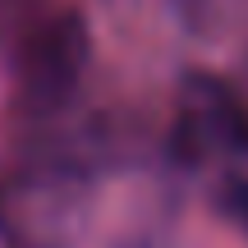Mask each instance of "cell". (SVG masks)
Here are the masks:
<instances>
[{"mask_svg": "<svg viewBox=\"0 0 248 248\" xmlns=\"http://www.w3.org/2000/svg\"><path fill=\"white\" fill-rule=\"evenodd\" d=\"M88 69V28L69 5H32L14 28V101L51 120L74 101Z\"/></svg>", "mask_w": 248, "mask_h": 248, "instance_id": "obj_1", "label": "cell"}, {"mask_svg": "<svg viewBox=\"0 0 248 248\" xmlns=\"http://www.w3.org/2000/svg\"><path fill=\"white\" fill-rule=\"evenodd\" d=\"M88 216V184L69 161L0 179V239L9 248H69Z\"/></svg>", "mask_w": 248, "mask_h": 248, "instance_id": "obj_2", "label": "cell"}, {"mask_svg": "<svg viewBox=\"0 0 248 248\" xmlns=\"http://www.w3.org/2000/svg\"><path fill=\"white\" fill-rule=\"evenodd\" d=\"M175 152L188 166L230 161V175H248V101L221 74H188L179 88Z\"/></svg>", "mask_w": 248, "mask_h": 248, "instance_id": "obj_3", "label": "cell"}, {"mask_svg": "<svg viewBox=\"0 0 248 248\" xmlns=\"http://www.w3.org/2000/svg\"><path fill=\"white\" fill-rule=\"evenodd\" d=\"M221 212L248 234V175H230L221 184Z\"/></svg>", "mask_w": 248, "mask_h": 248, "instance_id": "obj_4", "label": "cell"}]
</instances>
